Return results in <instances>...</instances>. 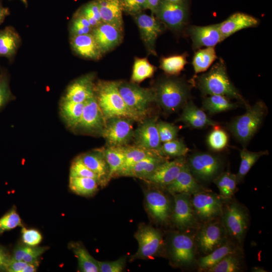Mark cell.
Instances as JSON below:
<instances>
[{"label": "cell", "mask_w": 272, "mask_h": 272, "mask_svg": "<svg viewBox=\"0 0 272 272\" xmlns=\"http://www.w3.org/2000/svg\"><path fill=\"white\" fill-rule=\"evenodd\" d=\"M196 86L202 95H220L237 100L246 107L249 105L230 81L224 61L220 59L208 72L198 76Z\"/></svg>", "instance_id": "cell-1"}, {"label": "cell", "mask_w": 272, "mask_h": 272, "mask_svg": "<svg viewBox=\"0 0 272 272\" xmlns=\"http://www.w3.org/2000/svg\"><path fill=\"white\" fill-rule=\"evenodd\" d=\"M152 89L155 103L167 113L175 112L182 108L190 97L189 86L176 78H161Z\"/></svg>", "instance_id": "cell-2"}, {"label": "cell", "mask_w": 272, "mask_h": 272, "mask_svg": "<svg viewBox=\"0 0 272 272\" xmlns=\"http://www.w3.org/2000/svg\"><path fill=\"white\" fill-rule=\"evenodd\" d=\"M242 115L234 118L227 127L234 138L245 148L260 127L268 109L266 104L258 101L252 106L246 107Z\"/></svg>", "instance_id": "cell-3"}, {"label": "cell", "mask_w": 272, "mask_h": 272, "mask_svg": "<svg viewBox=\"0 0 272 272\" xmlns=\"http://www.w3.org/2000/svg\"><path fill=\"white\" fill-rule=\"evenodd\" d=\"M95 95L105 120L125 117L137 121L119 92L118 81H98L95 83Z\"/></svg>", "instance_id": "cell-4"}, {"label": "cell", "mask_w": 272, "mask_h": 272, "mask_svg": "<svg viewBox=\"0 0 272 272\" xmlns=\"http://www.w3.org/2000/svg\"><path fill=\"white\" fill-rule=\"evenodd\" d=\"M118 89L126 105L140 121L146 117L152 103H155L152 88H144L131 82L118 81Z\"/></svg>", "instance_id": "cell-5"}, {"label": "cell", "mask_w": 272, "mask_h": 272, "mask_svg": "<svg viewBox=\"0 0 272 272\" xmlns=\"http://www.w3.org/2000/svg\"><path fill=\"white\" fill-rule=\"evenodd\" d=\"M186 162L195 179L202 182L213 180L221 173L223 167V161L219 156L207 152H194Z\"/></svg>", "instance_id": "cell-6"}, {"label": "cell", "mask_w": 272, "mask_h": 272, "mask_svg": "<svg viewBox=\"0 0 272 272\" xmlns=\"http://www.w3.org/2000/svg\"><path fill=\"white\" fill-rule=\"evenodd\" d=\"M132 119L114 117L106 120L101 136L107 146L122 147L128 145L133 139L134 129Z\"/></svg>", "instance_id": "cell-7"}, {"label": "cell", "mask_w": 272, "mask_h": 272, "mask_svg": "<svg viewBox=\"0 0 272 272\" xmlns=\"http://www.w3.org/2000/svg\"><path fill=\"white\" fill-rule=\"evenodd\" d=\"M105 123L106 120L94 95L85 102L81 118L73 131L101 136Z\"/></svg>", "instance_id": "cell-8"}, {"label": "cell", "mask_w": 272, "mask_h": 272, "mask_svg": "<svg viewBox=\"0 0 272 272\" xmlns=\"http://www.w3.org/2000/svg\"><path fill=\"white\" fill-rule=\"evenodd\" d=\"M154 15L166 27L177 31L181 29L186 22L188 7L185 0L179 3L161 0Z\"/></svg>", "instance_id": "cell-9"}, {"label": "cell", "mask_w": 272, "mask_h": 272, "mask_svg": "<svg viewBox=\"0 0 272 272\" xmlns=\"http://www.w3.org/2000/svg\"><path fill=\"white\" fill-rule=\"evenodd\" d=\"M158 117H145L134 130V145L158 152H162V143L157 128ZM166 157V156H165Z\"/></svg>", "instance_id": "cell-10"}, {"label": "cell", "mask_w": 272, "mask_h": 272, "mask_svg": "<svg viewBox=\"0 0 272 272\" xmlns=\"http://www.w3.org/2000/svg\"><path fill=\"white\" fill-rule=\"evenodd\" d=\"M133 17L148 53L156 55L155 44L163 30L162 23L153 14L148 15L142 12Z\"/></svg>", "instance_id": "cell-11"}, {"label": "cell", "mask_w": 272, "mask_h": 272, "mask_svg": "<svg viewBox=\"0 0 272 272\" xmlns=\"http://www.w3.org/2000/svg\"><path fill=\"white\" fill-rule=\"evenodd\" d=\"M139 248L133 258L148 259L160 250L163 243L160 232L149 225L141 226L134 234Z\"/></svg>", "instance_id": "cell-12"}, {"label": "cell", "mask_w": 272, "mask_h": 272, "mask_svg": "<svg viewBox=\"0 0 272 272\" xmlns=\"http://www.w3.org/2000/svg\"><path fill=\"white\" fill-rule=\"evenodd\" d=\"M191 202L194 212L203 221L213 220L223 213L220 198L206 190L193 194Z\"/></svg>", "instance_id": "cell-13"}, {"label": "cell", "mask_w": 272, "mask_h": 272, "mask_svg": "<svg viewBox=\"0 0 272 272\" xmlns=\"http://www.w3.org/2000/svg\"><path fill=\"white\" fill-rule=\"evenodd\" d=\"M223 214L226 230L233 238L241 242L248 227V217L245 211L233 202L227 206Z\"/></svg>", "instance_id": "cell-14"}, {"label": "cell", "mask_w": 272, "mask_h": 272, "mask_svg": "<svg viewBox=\"0 0 272 272\" xmlns=\"http://www.w3.org/2000/svg\"><path fill=\"white\" fill-rule=\"evenodd\" d=\"M96 75L91 72L73 81L67 87L61 99L85 103L95 95Z\"/></svg>", "instance_id": "cell-15"}, {"label": "cell", "mask_w": 272, "mask_h": 272, "mask_svg": "<svg viewBox=\"0 0 272 272\" xmlns=\"http://www.w3.org/2000/svg\"><path fill=\"white\" fill-rule=\"evenodd\" d=\"M226 229L219 223H209L199 232L196 242L200 250L207 254L225 243Z\"/></svg>", "instance_id": "cell-16"}, {"label": "cell", "mask_w": 272, "mask_h": 272, "mask_svg": "<svg viewBox=\"0 0 272 272\" xmlns=\"http://www.w3.org/2000/svg\"><path fill=\"white\" fill-rule=\"evenodd\" d=\"M171 254L175 263L181 265L192 263L195 259L194 245L188 235L175 233L171 239Z\"/></svg>", "instance_id": "cell-17"}, {"label": "cell", "mask_w": 272, "mask_h": 272, "mask_svg": "<svg viewBox=\"0 0 272 272\" xmlns=\"http://www.w3.org/2000/svg\"><path fill=\"white\" fill-rule=\"evenodd\" d=\"M123 30L102 22L93 28L91 34L103 54L113 50L122 41Z\"/></svg>", "instance_id": "cell-18"}, {"label": "cell", "mask_w": 272, "mask_h": 272, "mask_svg": "<svg viewBox=\"0 0 272 272\" xmlns=\"http://www.w3.org/2000/svg\"><path fill=\"white\" fill-rule=\"evenodd\" d=\"M186 163L184 157L171 161L167 160L144 180L150 183L166 186L176 178Z\"/></svg>", "instance_id": "cell-19"}, {"label": "cell", "mask_w": 272, "mask_h": 272, "mask_svg": "<svg viewBox=\"0 0 272 272\" xmlns=\"http://www.w3.org/2000/svg\"><path fill=\"white\" fill-rule=\"evenodd\" d=\"M194 213L190 194H174L173 220L178 227L187 228L193 226L195 223Z\"/></svg>", "instance_id": "cell-20"}, {"label": "cell", "mask_w": 272, "mask_h": 272, "mask_svg": "<svg viewBox=\"0 0 272 272\" xmlns=\"http://www.w3.org/2000/svg\"><path fill=\"white\" fill-rule=\"evenodd\" d=\"M194 49L213 47L223 41L219 24L208 26H191L188 30Z\"/></svg>", "instance_id": "cell-21"}, {"label": "cell", "mask_w": 272, "mask_h": 272, "mask_svg": "<svg viewBox=\"0 0 272 272\" xmlns=\"http://www.w3.org/2000/svg\"><path fill=\"white\" fill-rule=\"evenodd\" d=\"M145 203L149 213L154 220L160 223L167 221L170 214V205L163 192L156 189L147 191Z\"/></svg>", "instance_id": "cell-22"}, {"label": "cell", "mask_w": 272, "mask_h": 272, "mask_svg": "<svg viewBox=\"0 0 272 272\" xmlns=\"http://www.w3.org/2000/svg\"><path fill=\"white\" fill-rule=\"evenodd\" d=\"M177 121L194 129H202L214 126L218 123L211 119L205 111L188 100L182 107V112Z\"/></svg>", "instance_id": "cell-23"}, {"label": "cell", "mask_w": 272, "mask_h": 272, "mask_svg": "<svg viewBox=\"0 0 272 272\" xmlns=\"http://www.w3.org/2000/svg\"><path fill=\"white\" fill-rule=\"evenodd\" d=\"M72 51L78 56L87 59L97 60L103 55L91 33L70 37Z\"/></svg>", "instance_id": "cell-24"}, {"label": "cell", "mask_w": 272, "mask_h": 272, "mask_svg": "<svg viewBox=\"0 0 272 272\" xmlns=\"http://www.w3.org/2000/svg\"><path fill=\"white\" fill-rule=\"evenodd\" d=\"M259 23L255 17L243 13H236L223 22L219 23L223 41L243 29L256 26Z\"/></svg>", "instance_id": "cell-25"}, {"label": "cell", "mask_w": 272, "mask_h": 272, "mask_svg": "<svg viewBox=\"0 0 272 272\" xmlns=\"http://www.w3.org/2000/svg\"><path fill=\"white\" fill-rule=\"evenodd\" d=\"M79 157L84 164L98 176L100 185L108 183L109 170L102 148L83 153Z\"/></svg>", "instance_id": "cell-26"}, {"label": "cell", "mask_w": 272, "mask_h": 272, "mask_svg": "<svg viewBox=\"0 0 272 272\" xmlns=\"http://www.w3.org/2000/svg\"><path fill=\"white\" fill-rule=\"evenodd\" d=\"M166 187L169 192L174 194L180 193L194 194L206 190L198 183L186 163L176 178Z\"/></svg>", "instance_id": "cell-27"}, {"label": "cell", "mask_w": 272, "mask_h": 272, "mask_svg": "<svg viewBox=\"0 0 272 272\" xmlns=\"http://www.w3.org/2000/svg\"><path fill=\"white\" fill-rule=\"evenodd\" d=\"M102 22L123 30V12L121 0H97Z\"/></svg>", "instance_id": "cell-28"}, {"label": "cell", "mask_w": 272, "mask_h": 272, "mask_svg": "<svg viewBox=\"0 0 272 272\" xmlns=\"http://www.w3.org/2000/svg\"><path fill=\"white\" fill-rule=\"evenodd\" d=\"M167 160L165 156L160 155L147 157L133 165L121 176L133 177L144 180Z\"/></svg>", "instance_id": "cell-29"}, {"label": "cell", "mask_w": 272, "mask_h": 272, "mask_svg": "<svg viewBox=\"0 0 272 272\" xmlns=\"http://www.w3.org/2000/svg\"><path fill=\"white\" fill-rule=\"evenodd\" d=\"M21 43V38L14 27L9 26L0 29V57L13 59Z\"/></svg>", "instance_id": "cell-30"}, {"label": "cell", "mask_w": 272, "mask_h": 272, "mask_svg": "<svg viewBox=\"0 0 272 272\" xmlns=\"http://www.w3.org/2000/svg\"><path fill=\"white\" fill-rule=\"evenodd\" d=\"M85 103H76L60 99L59 114L66 127L74 131L83 113Z\"/></svg>", "instance_id": "cell-31"}, {"label": "cell", "mask_w": 272, "mask_h": 272, "mask_svg": "<svg viewBox=\"0 0 272 272\" xmlns=\"http://www.w3.org/2000/svg\"><path fill=\"white\" fill-rule=\"evenodd\" d=\"M125 150V159L121 168L117 172L115 176H121L129 168L142 159L149 156L161 155V154L143 148L136 145H126L124 146Z\"/></svg>", "instance_id": "cell-32"}, {"label": "cell", "mask_w": 272, "mask_h": 272, "mask_svg": "<svg viewBox=\"0 0 272 272\" xmlns=\"http://www.w3.org/2000/svg\"><path fill=\"white\" fill-rule=\"evenodd\" d=\"M202 103V109L210 115L231 110L238 107L237 103L232 102L230 98L220 95L206 96Z\"/></svg>", "instance_id": "cell-33"}, {"label": "cell", "mask_w": 272, "mask_h": 272, "mask_svg": "<svg viewBox=\"0 0 272 272\" xmlns=\"http://www.w3.org/2000/svg\"><path fill=\"white\" fill-rule=\"evenodd\" d=\"M105 160L108 165L109 180L115 177L121 168L125 159L124 147L108 146L102 148Z\"/></svg>", "instance_id": "cell-34"}, {"label": "cell", "mask_w": 272, "mask_h": 272, "mask_svg": "<svg viewBox=\"0 0 272 272\" xmlns=\"http://www.w3.org/2000/svg\"><path fill=\"white\" fill-rule=\"evenodd\" d=\"M267 150L252 152L243 148L240 151V163L236 174L237 184L242 181L252 166L261 157L267 155Z\"/></svg>", "instance_id": "cell-35"}, {"label": "cell", "mask_w": 272, "mask_h": 272, "mask_svg": "<svg viewBox=\"0 0 272 272\" xmlns=\"http://www.w3.org/2000/svg\"><path fill=\"white\" fill-rule=\"evenodd\" d=\"M71 248L77 258L79 270L83 272H98L97 260L95 259L86 249L78 243L71 244Z\"/></svg>", "instance_id": "cell-36"}, {"label": "cell", "mask_w": 272, "mask_h": 272, "mask_svg": "<svg viewBox=\"0 0 272 272\" xmlns=\"http://www.w3.org/2000/svg\"><path fill=\"white\" fill-rule=\"evenodd\" d=\"M99 182L88 177H71L69 179V187L76 194L82 196H91L98 189Z\"/></svg>", "instance_id": "cell-37"}, {"label": "cell", "mask_w": 272, "mask_h": 272, "mask_svg": "<svg viewBox=\"0 0 272 272\" xmlns=\"http://www.w3.org/2000/svg\"><path fill=\"white\" fill-rule=\"evenodd\" d=\"M234 248L232 244L225 243L221 246L213 250L201 257L199 260V267L201 270L207 271L228 254L233 253Z\"/></svg>", "instance_id": "cell-38"}, {"label": "cell", "mask_w": 272, "mask_h": 272, "mask_svg": "<svg viewBox=\"0 0 272 272\" xmlns=\"http://www.w3.org/2000/svg\"><path fill=\"white\" fill-rule=\"evenodd\" d=\"M217 58L213 47L198 50L194 54L192 64L195 74L206 71Z\"/></svg>", "instance_id": "cell-39"}, {"label": "cell", "mask_w": 272, "mask_h": 272, "mask_svg": "<svg viewBox=\"0 0 272 272\" xmlns=\"http://www.w3.org/2000/svg\"><path fill=\"white\" fill-rule=\"evenodd\" d=\"M157 70V67L150 63L147 58L135 57L131 76V82L139 84L145 80L151 78Z\"/></svg>", "instance_id": "cell-40"}, {"label": "cell", "mask_w": 272, "mask_h": 272, "mask_svg": "<svg viewBox=\"0 0 272 272\" xmlns=\"http://www.w3.org/2000/svg\"><path fill=\"white\" fill-rule=\"evenodd\" d=\"M213 181L218 188L223 198L230 199L236 190L237 184L236 176L230 171L221 173Z\"/></svg>", "instance_id": "cell-41"}, {"label": "cell", "mask_w": 272, "mask_h": 272, "mask_svg": "<svg viewBox=\"0 0 272 272\" xmlns=\"http://www.w3.org/2000/svg\"><path fill=\"white\" fill-rule=\"evenodd\" d=\"M186 54L173 55L162 57L160 61V68L167 74L179 75L187 64Z\"/></svg>", "instance_id": "cell-42"}, {"label": "cell", "mask_w": 272, "mask_h": 272, "mask_svg": "<svg viewBox=\"0 0 272 272\" xmlns=\"http://www.w3.org/2000/svg\"><path fill=\"white\" fill-rule=\"evenodd\" d=\"M213 127L214 128L207 137V145L209 148L213 151H222L228 145V135L226 131L221 128L218 124Z\"/></svg>", "instance_id": "cell-43"}, {"label": "cell", "mask_w": 272, "mask_h": 272, "mask_svg": "<svg viewBox=\"0 0 272 272\" xmlns=\"http://www.w3.org/2000/svg\"><path fill=\"white\" fill-rule=\"evenodd\" d=\"M92 30L93 28L88 21L76 11L70 23V37L91 33Z\"/></svg>", "instance_id": "cell-44"}, {"label": "cell", "mask_w": 272, "mask_h": 272, "mask_svg": "<svg viewBox=\"0 0 272 272\" xmlns=\"http://www.w3.org/2000/svg\"><path fill=\"white\" fill-rule=\"evenodd\" d=\"M161 150L166 157L178 158L184 157L189 149L182 140L176 139L162 143Z\"/></svg>", "instance_id": "cell-45"}, {"label": "cell", "mask_w": 272, "mask_h": 272, "mask_svg": "<svg viewBox=\"0 0 272 272\" xmlns=\"http://www.w3.org/2000/svg\"><path fill=\"white\" fill-rule=\"evenodd\" d=\"M77 11L88 21L93 28L102 23L97 0L86 3Z\"/></svg>", "instance_id": "cell-46"}, {"label": "cell", "mask_w": 272, "mask_h": 272, "mask_svg": "<svg viewBox=\"0 0 272 272\" xmlns=\"http://www.w3.org/2000/svg\"><path fill=\"white\" fill-rule=\"evenodd\" d=\"M15 97L10 86V76L5 69L0 71V111Z\"/></svg>", "instance_id": "cell-47"}, {"label": "cell", "mask_w": 272, "mask_h": 272, "mask_svg": "<svg viewBox=\"0 0 272 272\" xmlns=\"http://www.w3.org/2000/svg\"><path fill=\"white\" fill-rule=\"evenodd\" d=\"M241 269L237 257L231 253L227 255L214 266L209 268V272H237Z\"/></svg>", "instance_id": "cell-48"}, {"label": "cell", "mask_w": 272, "mask_h": 272, "mask_svg": "<svg viewBox=\"0 0 272 272\" xmlns=\"http://www.w3.org/2000/svg\"><path fill=\"white\" fill-rule=\"evenodd\" d=\"M22 226L21 218L13 208L0 218V234Z\"/></svg>", "instance_id": "cell-49"}, {"label": "cell", "mask_w": 272, "mask_h": 272, "mask_svg": "<svg viewBox=\"0 0 272 272\" xmlns=\"http://www.w3.org/2000/svg\"><path fill=\"white\" fill-rule=\"evenodd\" d=\"M70 176L93 178L96 180L100 185L98 176L84 164L79 156L76 157L72 163Z\"/></svg>", "instance_id": "cell-50"}, {"label": "cell", "mask_w": 272, "mask_h": 272, "mask_svg": "<svg viewBox=\"0 0 272 272\" xmlns=\"http://www.w3.org/2000/svg\"><path fill=\"white\" fill-rule=\"evenodd\" d=\"M157 128L161 143L177 139L179 127L172 123L158 121Z\"/></svg>", "instance_id": "cell-51"}, {"label": "cell", "mask_w": 272, "mask_h": 272, "mask_svg": "<svg viewBox=\"0 0 272 272\" xmlns=\"http://www.w3.org/2000/svg\"><path fill=\"white\" fill-rule=\"evenodd\" d=\"M123 12L132 16L147 9L146 0H121Z\"/></svg>", "instance_id": "cell-52"}, {"label": "cell", "mask_w": 272, "mask_h": 272, "mask_svg": "<svg viewBox=\"0 0 272 272\" xmlns=\"http://www.w3.org/2000/svg\"><path fill=\"white\" fill-rule=\"evenodd\" d=\"M21 233L23 243L28 246H37L42 239L41 233L36 229L23 227Z\"/></svg>", "instance_id": "cell-53"}, {"label": "cell", "mask_w": 272, "mask_h": 272, "mask_svg": "<svg viewBox=\"0 0 272 272\" xmlns=\"http://www.w3.org/2000/svg\"><path fill=\"white\" fill-rule=\"evenodd\" d=\"M100 272H121L124 269L125 258L121 257L112 261L97 260Z\"/></svg>", "instance_id": "cell-54"}, {"label": "cell", "mask_w": 272, "mask_h": 272, "mask_svg": "<svg viewBox=\"0 0 272 272\" xmlns=\"http://www.w3.org/2000/svg\"><path fill=\"white\" fill-rule=\"evenodd\" d=\"M22 261L27 263L38 262L39 257L47 250L46 247L31 246L26 245Z\"/></svg>", "instance_id": "cell-55"}, {"label": "cell", "mask_w": 272, "mask_h": 272, "mask_svg": "<svg viewBox=\"0 0 272 272\" xmlns=\"http://www.w3.org/2000/svg\"><path fill=\"white\" fill-rule=\"evenodd\" d=\"M11 257V256L7 250L4 247L0 246V271H7Z\"/></svg>", "instance_id": "cell-56"}, {"label": "cell", "mask_w": 272, "mask_h": 272, "mask_svg": "<svg viewBox=\"0 0 272 272\" xmlns=\"http://www.w3.org/2000/svg\"><path fill=\"white\" fill-rule=\"evenodd\" d=\"M28 263L23 261L11 260L7 271L8 272H23V270Z\"/></svg>", "instance_id": "cell-57"}, {"label": "cell", "mask_w": 272, "mask_h": 272, "mask_svg": "<svg viewBox=\"0 0 272 272\" xmlns=\"http://www.w3.org/2000/svg\"><path fill=\"white\" fill-rule=\"evenodd\" d=\"M147 9L150 10L152 14H155L161 0H146Z\"/></svg>", "instance_id": "cell-58"}, {"label": "cell", "mask_w": 272, "mask_h": 272, "mask_svg": "<svg viewBox=\"0 0 272 272\" xmlns=\"http://www.w3.org/2000/svg\"><path fill=\"white\" fill-rule=\"evenodd\" d=\"M10 14L9 9L4 7L0 3V24H1L5 18Z\"/></svg>", "instance_id": "cell-59"}, {"label": "cell", "mask_w": 272, "mask_h": 272, "mask_svg": "<svg viewBox=\"0 0 272 272\" xmlns=\"http://www.w3.org/2000/svg\"><path fill=\"white\" fill-rule=\"evenodd\" d=\"M164 1H167L169 2H171V3H179V2H182L184 0H164Z\"/></svg>", "instance_id": "cell-60"}, {"label": "cell", "mask_w": 272, "mask_h": 272, "mask_svg": "<svg viewBox=\"0 0 272 272\" xmlns=\"http://www.w3.org/2000/svg\"><path fill=\"white\" fill-rule=\"evenodd\" d=\"M20 1H21L26 7L28 6L27 0H20Z\"/></svg>", "instance_id": "cell-61"}, {"label": "cell", "mask_w": 272, "mask_h": 272, "mask_svg": "<svg viewBox=\"0 0 272 272\" xmlns=\"http://www.w3.org/2000/svg\"><path fill=\"white\" fill-rule=\"evenodd\" d=\"M1 1V0H0Z\"/></svg>", "instance_id": "cell-62"}]
</instances>
